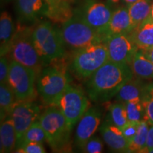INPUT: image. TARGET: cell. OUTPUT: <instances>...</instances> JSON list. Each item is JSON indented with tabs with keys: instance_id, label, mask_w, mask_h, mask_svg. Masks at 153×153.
Segmentation results:
<instances>
[{
	"instance_id": "6da1fadb",
	"label": "cell",
	"mask_w": 153,
	"mask_h": 153,
	"mask_svg": "<svg viewBox=\"0 0 153 153\" xmlns=\"http://www.w3.org/2000/svg\"><path fill=\"white\" fill-rule=\"evenodd\" d=\"M133 75L130 65L108 60L88 79V96L97 103L106 102L116 97Z\"/></svg>"
},
{
	"instance_id": "7a4b0ae2",
	"label": "cell",
	"mask_w": 153,
	"mask_h": 153,
	"mask_svg": "<svg viewBox=\"0 0 153 153\" xmlns=\"http://www.w3.org/2000/svg\"><path fill=\"white\" fill-rule=\"evenodd\" d=\"M32 38L44 68L65 55V43L61 30L49 21L38 24L33 29Z\"/></svg>"
},
{
	"instance_id": "3957f363",
	"label": "cell",
	"mask_w": 153,
	"mask_h": 153,
	"mask_svg": "<svg viewBox=\"0 0 153 153\" xmlns=\"http://www.w3.org/2000/svg\"><path fill=\"white\" fill-rule=\"evenodd\" d=\"M38 120L45 131L46 142L54 152H68L70 150L72 129L58 106H48L41 113Z\"/></svg>"
},
{
	"instance_id": "277c9868",
	"label": "cell",
	"mask_w": 153,
	"mask_h": 153,
	"mask_svg": "<svg viewBox=\"0 0 153 153\" xmlns=\"http://www.w3.org/2000/svg\"><path fill=\"white\" fill-rule=\"evenodd\" d=\"M70 79L65 68L60 65L45 67L37 76L36 88L44 104L55 105L69 85Z\"/></svg>"
},
{
	"instance_id": "5b68a950",
	"label": "cell",
	"mask_w": 153,
	"mask_h": 153,
	"mask_svg": "<svg viewBox=\"0 0 153 153\" xmlns=\"http://www.w3.org/2000/svg\"><path fill=\"white\" fill-rule=\"evenodd\" d=\"M61 33L66 46L73 50L104 43L106 37L89 26L75 10L71 18L62 24Z\"/></svg>"
},
{
	"instance_id": "8992f818",
	"label": "cell",
	"mask_w": 153,
	"mask_h": 153,
	"mask_svg": "<svg viewBox=\"0 0 153 153\" xmlns=\"http://www.w3.org/2000/svg\"><path fill=\"white\" fill-rule=\"evenodd\" d=\"M108 60L106 43H96L74 51L70 69L78 79H87Z\"/></svg>"
},
{
	"instance_id": "52a82bcc",
	"label": "cell",
	"mask_w": 153,
	"mask_h": 153,
	"mask_svg": "<svg viewBox=\"0 0 153 153\" xmlns=\"http://www.w3.org/2000/svg\"><path fill=\"white\" fill-rule=\"evenodd\" d=\"M32 33L33 29L27 27L16 30L9 54L11 60L33 69L38 75L44 66L34 45Z\"/></svg>"
},
{
	"instance_id": "ba28073f",
	"label": "cell",
	"mask_w": 153,
	"mask_h": 153,
	"mask_svg": "<svg viewBox=\"0 0 153 153\" xmlns=\"http://www.w3.org/2000/svg\"><path fill=\"white\" fill-rule=\"evenodd\" d=\"M37 76L33 69L11 60L8 85L17 101H33L36 99L38 93L36 85Z\"/></svg>"
},
{
	"instance_id": "9c48e42d",
	"label": "cell",
	"mask_w": 153,
	"mask_h": 153,
	"mask_svg": "<svg viewBox=\"0 0 153 153\" xmlns=\"http://www.w3.org/2000/svg\"><path fill=\"white\" fill-rule=\"evenodd\" d=\"M55 105L59 107L72 130L89 108L90 102L81 88L70 84Z\"/></svg>"
},
{
	"instance_id": "30bf717a",
	"label": "cell",
	"mask_w": 153,
	"mask_h": 153,
	"mask_svg": "<svg viewBox=\"0 0 153 153\" xmlns=\"http://www.w3.org/2000/svg\"><path fill=\"white\" fill-rule=\"evenodd\" d=\"M75 11L94 29L106 36V30L114 11L106 1L83 0L79 8Z\"/></svg>"
},
{
	"instance_id": "8fae6325",
	"label": "cell",
	"mask_w": 153,
	"mask_h": 153,
	"mask_svg": "<svg viewBox=\"0 0 153 153\" xmlns=\"http://www.w3.org/2000/svg\"><path fill=\"white\" fill-rule=\"evenodd\" d=\"M41 114V106L33 101H18L9 117L14 122L17 143Z\"/></svg>"
},
{
	"instance_id": "7c38bea8",
	"label": "cell",
	"mask_w": 153,
	"mask_h": 153,
	"mask_svg": "<svg viewBox=\"0 0 153 153\" xmlns=\"http://www.w3.org/2000/svg\"><path fill=\"white\" fill-rule=\"evenodd\" d=\"M108 59L111 62L130 65L135 53L138 50L132 41L128 33L114 34L105 40Z\"/></svg>"
},
{
	"instance_id": "4fadbf2b",
	"label": "cell",
	"mask_w": 153,
	"mask_h": 153,
	"mask_svg": "<svg viewBox=\"0 0 153 153\" xmlns=\"http://www.w3.org/2000/svg\"><path fill=\"white\" fill-rule=\"evenodd\" d=\"M102 114L99 108H89L77 123L74 135V143L80 150H83L88 140L93 136L101 123Z\"/></svg>"
},
{
	"instance_id": "5bb4252c",
	"label": "cell",
	"mask_w": 153,
	"mask_h": 153,
	"mask_svg": "<svg viewBox=\"0 0 153 153\" xmlns=\"http://www.w3.org/2000/svg\"><path fill=\"white\" fill-rule=\"evenodd\" d=\"M16 9L19 21L33 23L46 16L48 7L45 0H16Z\"/></svg>"
},
{
	"instance_id": "9a60e30c",
	"label": "cell",
	"mask_w": 153,
	"mask_h": 153,
	"mask_svg": "<svg viewBox=\"0 0 153 153\" xmlns=\"http://www.w3.org/2000/svg\"><path fill=\"white\" fill-rule=\"evenodd\" d=\"M100 133L105 143L113 152H129V142L121 129L108 119L105 120L100 126Z\"/></svg>"
},
{
	"instance_id": "2e32d148",
	"label": "cell",
	"mask_w": 153,
	"mask_h": 153,
	"mask_svg": "<svg viewBox=\"0 0 153 153\" xmlns=\"http://www.w3.org/2000/svg\"><path fill=\"white\" fill-rule=\"evenodd\" d=\"M133 29L128 7H120L113 11L106 30V36L120 33H129Z\"/></svg>"
},
{
	"instance_id": "e0dca14e",
	"label": "cell",
	"mask_w": 153,
	"mask_h": 153,
	"mask_svg": "<svg viewBox=\"0 0 153 153\" xmlns=\"http://www.w3.org/2000/svg\"><path fill=\"white\" fill-rule=\"evenodd\" d=\"M128 36L138 49L153 46V21L151 16L134 28Z\"/></svg>"
},
{
	"instance_id": "ac0fdd59",
	"label": "cell",
	"mask_w": 153,
	"mask_h": 153,
	"mask_svg": "<svg viewBox=\"0 0 153 153\" xmlns=\"http://www.w3.org/2000/svg\"><path fill=\"white\" fill-rule=\"evenodd\" d=\"M16 30L11 16L7 11H2L0 16V53L8 55Z\"/></svg>"
},
{
	"instance_id": "d6986e66",
	"label": "cell",
	"mask_w": 153,
	"mask_h": 153,
	"mask_svg": "<svg viewBox=\"0 0 153 153\" xmlns=\"http://www.w3.org/2000/svg\"><path fill=\"white\" fill-rule=\"evenodd\" d=\"M17 137L14 124L11 117L1 122L0 126V152H11L16 150Z\"/></svg>"
},
{
	"instance_id": "ffe728a7",
	"label": "cell",
	"mask_w": 153,
	"mask_h": 153,
	"mask_svg": "<svg viewBox=\"0 0 153 153\" xmlns=\"http://www.w3.org/2000/svg\"><path fill=\"white\" fill-rule=\"evenodd\" d=\"M146 85L143 83L142 79L133 77L121 87L115 97L116 101L126 102L135 99H142Z\"/></svg>"
},
{
	"instance_id": "44dd1931",
	"label": "cell",
	"mask_w": 153,
	"mask_h": 153,
	"mask_svg": "<svg viewBox=\"0 0 153 153\" xmlns=\"http://www.w3.org/2000/svg\"><path fill=\"white\" fill-rule=\"evenodd\" d=\"M135 77L142 79H153V63L138 49L130 65Z\"/></svg>"
},
{
	"instance_id": "7402d4cb",
	"label": "cell",
	"mask_w": 153,
	"mask_h": 153,
	"mask_svg": "<svg viewBox=\"0 0 153 153\" xmlns=\"http://www.w3.org/2000/svg\"><path fill=\"white\" fill-rule=\"evenodd\" d=\"M152 3V0H137L128 7L133 28L150 16Z\"/></svg>"
},
{
	"instance_id": "603a6c76",
	"label": "cell",
	"mask_w": 153,
	"mask_h": 153,
	"mask_svg": "<svg viewBox=\"0 0 153 153\" xmlns=\"http://www.w3.org/2000/svg\"><path fill=\"white\" fill-rule=\"evenodd\" d=\"M14 91L7 85H0V114L1 122L9 117L17 102Z\"/></svg>"
},
{
	"instance_id": "cb8c5ba5",
	"label": "cell",
	"mask_w": 153,
	"mask_h": 153,
	"mask_svg": "<svg viewBox=\"0 0 153 153\" xmlns=\"http://www.w3.org/2000/svg\"><path fill=\"white\" fill-rule=\"evenodd\" d=\"M108 118L115 126L121 128L128 121L124 102L116 101L108 106Z\"/></svg>"
},
{
	"instance_id": "d4e9b609",
	"label": "cell",
	"mask_w": 153,
	"mask_h": 153,
	"mask_svg": "<svg viewBox=\"0 0 153 153\" xmlns=\"http://www.w3.org/2000/svg\"><path fill=\"white\" fill-rule=\"evenodd\" d=\"M149 126L145 119L140 122L136 135L129 143V152H143L146 145Z\"/></svg>"
},
{
	"instance_id": "484cf974",
	"label": "cell",
	"mask_w": 153,
	"mask_h": 153,
	"mask_svg": "<svg viewBox=\"0 0 153 153\" xmlns=\"http://www.w3.org/2000/svg\"><path fill=\"white\" fill-rule=\"evenodd\" d=\"M45 141H46V135H45V131L42 128L39 120H38L26 131L20 140L17 143L16 149L22 146L25 143L29 142L44 143Z\"/></svg>"
},
{
	"instance_id": "4316f807",
	"label": "cell",
	"mask_w": 153,
	"mask_h": 153,
	"mask_svg": "<svg viewBox=\"0 0 153 153\" xmlns=\"http://www.w3.org/2000/svg\"><path fill=\"white\" fill-rule=\"evenodd\" d=\"M128 119L131 121L140 122L145 119V112L141 99H135L124 102Z\"/></svg>"
},
{
	"instance_id": "83f0119b",
	"label": "cell",
	"mask_w": 153,
	"mask_h": 153,
	"mask_svg": "<svg viewBox=\"0 0 153 153\" xmlns=\"http://www.w3.org/2000/svg\"><path fill=\"white\" fill-rule=\"evenodd\" d=\"M145 112V120L149 124H153V83L145 87L142 99Z\"/></svg>"
},
{
	"instance_id": "f1b7e54d",
	"label": "cell",
	"mask_w": 153,
	"mask_h": 153,
	"mask_svg": "<svg viewBox=\"0 0 153 153\" xmlns=\"http://www.w3.org/2000/svg\"><path fill=\"white\" fill-rule=\"evenodd\" d=\"M16 152L20 153H45V147L43 143L38 142H29L22 145L15 150Z\"/></svg>"
},
{
	"instance_id": "f546056e",
	"label": "cell",
	"mask_w": 153,
	"mask_h": 153,
	"mask_svg": "<svg viewBox=\"0 0 153 153\" xmlns=\"http://www.w3.org/2000/svg\"><path fill=\"white\" fill-rule=\"evenodd\" d=\"M104 149V144L102 140L97 136L91 137L86 143L82 152L87 153H100Z\"/></svg>"
},
{
	"instance_id": "4dcf8cb0",
	"label": "cell",
	"mask_w": 153,
	"mask_h": 153,
	"mask_svg": "<svg viewBox=\"0 0 153 153\" xmlns=\"http://www.w3.org/2000/svg\"><path fill=\"white\" fill-rule=\"evenodd\" d=\"M7 55H1V60H0V82H1V85L8 84L11 60H9Z\"/></svg>"
},
{
	"instance_id": "1f68e13d",
	"label": "cell",
	"mask_w": 153,
	"mask_h": 153,
	"mask_svg": "<svg viewBox=\"0 0 153 153\" xmlns=\"http://www.w3.org/2000/svg\"><path fill=\"white\" fill-rule=\"evenodd\" d=\"M139 124L140 122L131 121V120H128V121L120 128L123 135L125 136L126 138L127 139V140L128 141L129 143L131 142L132 140L133 139V137H135V135H136L137 129H138Z\"/></svg>"
},
{
	"instance_id": "d6a6232c",
	"label": "cell",
	"mask_w": 153,
	"mask_h": 153,
	"mask_svg": "<svg viewBox=\"0 0 153 153\" xmlns=\"http://www.w3.org/2000/svg\"><path fill=\"white\" fill-rule=\"evenodd\" d=\"M153 149V124H150L145 148L143 152H150Z\"/></svg>"
},
{
	"instance_id": "836d02e7",
	"label": "cell",
	"mask_w": 153,
	"mask_h": 153,
	"mask_svg": "<svg viewBox=\"0 0 153 153\" xmlns=\"http://www.w3.org/2000/svg\"><path fill=\"white\" fill-rule=\"evenodd\" d=\"M140 50L141 52L143 53V54L144 55L150 62H152L153 63V46L148 48Z\"/></svg>"
},
{
	"instance_id": "e575fe53",
	"label": "cell",
	"mask_w": 153,
	"mask_h": 153,
	"mask_svg": "<svg viewBox=\"0 0 153 153\" xmlns=\"http://www.w3.org/2000/svg\"><path fill=\"white\" fill-rule=\"evenodd\" d=\"M120 0H106V2L109 4L111 7H114V6L117 5L120 2Z\"/></svg>"
},
{
	"instance_id": "d590c367",
	"label": "cell",
	"mask_w": 153,
	"mask_h": 153,
	"mask_svg": "<svg viewBox=\"0 0 153 153\" xmlns=\"http://www.w3.org/2000/svg\"><path fill=\"white\" fill-rule=\"evenodd\" d=\"M137 1V0H122V1H123V4L126 6V7H128L129 5L132 4H133Z\"/></svg>"
},
{
	"instance_id": "8d00e7d4",
	"label": "cell",
	"mask_w": 153,
	"mask_h": 153,
	"mask_svg": "<svg viewBox=\"0 0 153 153\" xmlns=\"http://www.w3.org/2000/svg\"><path fill=\"white\" fill-rule=\"evenodd\" d=\"M151 18H152V21H153V1L152 3V9H151V15H150Z\"/></svg>"
},
{
	"instance_id": "74e56055",
	"label": "cell",
	"mask_w": 153,
	"mask_h": 153,
	"mask_svg": "<svg viewBox=\"0 0 153 153\" xmlns=\"http://www.w3.org/2000/svg\"><path fill=\"white\" fill-rule=\"evenodd\" d=\"M65 1H69V2H70V3H73L74 2V0H65Z\"/></svg>"
},
{
	"instance_id": "f35d334b",
	"label": "cell",
	"mask_w": 153,
	"mask_h": 153,
	"mask_svg": "<svg viewBox=\"0 0 153 153\" xmlns=\"http://www.w3.org/2000/svg\"><path fill=\"white\" fill-rule=\"evenodd\" d=\"M150 153H153V150H151V151H150Z\"/></svg>"
},
{
	"instance_id": "ab89813d",
	"label": "cell",
	"mask_w": 153,
	"mask_h": 153,
	"mask_svg": "<svg viewBox=\"0 0 153 153\" xmlns=\"http://www.w3.org/2000/svg\"><path fill=\"white\" fill-rule=\"evenodd\" d=\"M4 1H10V0H4Z\"/></svg>"
},
{
	"instance_id": "60d3db41",
	"label": "cell",
	"mask_w": 153,
	"mask_h": 153,
	"mask_svg": "<svg viewBox=\"0 0 153 153\" xmlns=\"http://www.w3.org/2000/svg\"><path fill=\"white\" fill-rule=\"evenodd\" d=\"M152 1H153V0H152Z\"/></svg>"
}]
</instances>
